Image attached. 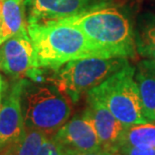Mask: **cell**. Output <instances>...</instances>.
Returning <instances> with one entry per match:
<instances>
[{"label":"cell","mask_w":155,"mask_h":155,"mask_svg":"<svg viewBox=\"0 0 155 155\" xmlns=\"http://www.w3.org/2000/svg\"><path fill=\"white\" fill-rule=\"evenodd\" d=\"M27 32L34 49L37 68L55 70L79 59L106 58L80 29L68 23H27Z\"/></svg>","instance_id":"cell-1"},{"label":"cell","mask_w":155,"mask_h":155,"mask_svg":"<svg viewBox=\"0 0 155 155\" xmlns=\"http://www.w3.org/2000/svg\"><path fill=\"white\" fill-rule=\"evenodd\" d=\"M58 21L80 29L106 58L136 56V40L130 21L119 9L107 6V3Z\"/></svg>","instance_id":"cell-2"},{"label":"cell","mask_w":155,"mask_h":155,"mask_svg":"<svg viewBox=\"0 0 155 155\" xmlns=\"http://www.w3.org/2000/svg\"><path fill=\"white\" fill-rule=\"evenodd\" d=\"M72 100L51 82L24 79L21 108L25 128L42 131L51 137L72 115Z\"/></svg>","instance_id":"cell-3"},{"label":"cell","mask_w":155,"mask_h":155,"mask_svg":"<svg viewBox=\"0 0 155 155\" xmlns=\"http://www.w3.org/2000/svg\"><path fill=\"white\" fill-rule=\"evenodd\" d=\"M135 71L127 63L87 93V97L100 101L125 126L148 122L142 113Z\"/></svg>","instance_id":"cell-4"},{"label":"cell","mask_w":155,"mask_h":155,"mask_svg":"<svg viewBox=\"0 0 155 155\" xmlns=\"http://www.w3.org/2000/svg\"><path fill=\"white\" fill-rule=\"evenodd\" d=\"M127 63V58L89 57L70 61L54 70L51 82L76 103L84 93L97 87Z\"/></svg>","instance_id":"cell-5"},{"label":"cell","mask_w":155,"mask_h":155,"mask_svg":"<svg viewBox=\"0 0 155 155\" xmlns=\"http://www.w3.org/2000/svg\"><path fill=\"white\" fill-rule=\"evenodd\" d=\"M37 69L34 49L27 27L0 45V70L8 76L22 79Z\"/></svg>","instance_id":"cell-6"},{"label":"cell","mask_w":155,"mask_h":155,"mask_svg":"<svg viewBox=\"0 0 155 155\" xmlns=\"http://www.w3.org/2000/svg\"><path fill=\"white\" fill-rule=\"evenodd\" d=\"M51 138L62 155H79L103 150L93 124L84 113L69 119Z\"/></svg>","instance_id":"cell-7"},{"label":"cell","mask_w":155,"mask_h":155,"mask_svg":"<svg viewBox=\"0 0 155 155\" xmlns=\"http://www.w3.org/2000/svg\"><path fill=\"white\" fill-rule=\"evenodd\" d=\"M103 4L104 0H24L27 23L58 21Z\"/></svg>","instance_id":"cell-8"},{"label":"cell","mask_w":155,"mask_h":155,"mask_svg":"<svg viewBox=\"0 0 155 155\" xmlns=\"http://www.w3.org/2000/svg\"><path fill=\"white\" fill-rule=\"evenodd\" d=\"M24 79H18L4 88L0 103V150L12 143L25 130L21 108V92Z\"/></svg>","instance_id":"cell-9"},{"label":"cell","mask_w":155,"mask_h":155,"mask_svg":"<svg viewBox=\"0 0 155 155\" xmlns=\"http://www.w3.org/2000/svg\"><path fill=\"white\" fill-rule=\"evenodd\" d=\"M83 113L93 124L102 149L113 153L125 125L118 120L105 105L91 97H87V108Z\"/></svg>","instance_id":"cell-10"},{"label":"cell","mask_w":155,"mask_h":155,"mask_svg":"<svg viewBox=\"0 0 155 155\" xmlns=\"http://www.w3.org/2000/svg\"><path fill=\"white\" fill-rule=\"evenodd\" d=\"M135 80L139 89L142 113L148 122L155 121V60H144L138 65Z\"/></svg>","instance_id":"cell-11"},{"label":"cell","mask_w":155,"mask_h":155,"mask_svg":"<svg viewBox=\"0 0 155 155\" xmlns=\"http://www.w3.org/2000/svg\"><path fill=\"white\" fill-rule=\"evenodd\" d=\"M1 14V44L8 38L27 27L24 1L0 0Z\"/></svg>","instance_id":"cell-12"},{"label":"cell","mask_w":155,"mask_h":155,"mask_svg":"<svg viewBox=\"0 0 155 155\" xmlns=\"http://www.w3.org/2000/svg\"><path fill=\"white\" fill-rule=\"evenodd\" d=\"M129 146L155 148V123L147 122L125 126L115 150Z\"/></svg>","instance_id":"cell-13"},{"label":"cell","mask_w":155,"mask_h":155,"mask_svg":"<svg viewBox=\"0 0 155 155\" xmlns=\"http://www.w3.org/2000/svg\"><path fill=\"white\" fill-rule=\"evenodd\" d=\"M48 136L42 131L25 128L24 132L12 143L0 150L1 155H37Z\"/></svg>","instance_id":"cell-14"},{"label":"cell","mask_w":155,"mask_h":155,"mask_svg":"<svg viewBox=\"0 0 155 155\" xmlns=\"http://www.w3.org/2000/svg\"><path fill=\"white\" fill-rule=\"evenodd\" d=\"M136 46L141 55L155 60V20L148 23L143 28Z\"/></svg>","instance_id":"cell-15"},{"label":"cell","mask_w":155,"mask_h":155,"mask_svg":"<svg viewBox=\"0 0 155 155\" xmlns=\"http://www.w3.org/2000/svg\"><path fill=\"white\" fill-rule=\"evenodd\" d=\"M114 155H155V148L145 147H120L117 148Z\"/></svg>","instance_id":"cell-16"},{"label":"cell","mask_w":155,"mask_h":155,"mask_svg":"<svg viewBox=\"0 0 155 155\" xmlns=\"http://www.w3.org/2000/svg\"><path fill=\"white\" fill-rule=\"evenodd\" d=\"M37 155H62L60 148L51 137H48Z\"/></svg>","instance_id":"cell-17"},{"label":"cell","mask_w":155,"mask_h":155,"mask_svg":"<svg viewBox=\"0 0 155 155\" xmlns=\"http://www.w3.org/2000/svg\"><path fill=\"white\" fill-rule=\"evenodd\" d=\"M79 155H114V154L108 152V151H105V150H99V151H95V152H88V153H83V154H79Z\"/></svg>","instance_id":"cell-18"},{"label":"cell","mask_w":155,"mask_h":155,"mask_svg":"<svg viewBox=\"0 0 155 155\" xmlns=\"http://www.w3.org/2000/svg\"><path fill=\"white\" fill-rule=\"evenodd\" d=\"M4 88H5V84L1 79V80H0V103H1V100H2V95H3V91H4Z\"/></svg>","instance_id":"cell-19"},{"label":"cell","mask_w":155,"mask_h":155,"mask_svg":"<svg viewBox=\"0 0 155 155\" xmlns=\"http://www.w3.org/2000/svg\"><path fill=\"white\" fill-rule=\"evenodd\" d=\"M1 25H2V21H1V14H0V45H1Z\"/></svg>","instance_id":"cell-20"},{"label":"cell","mask_w":155,"mask_h":155,"mask_svg":"<svg viewBox=\"0 0 155 155\" xmlns=\"http://www.w3.org/2000/svg\"><path fill=\"white\" fill-rule=\"evenodd\" d=\"M18 1H24V0H18Z\"/></svg>","instance_id":"cell-21"},{"label":"cell","mask_w":155,"mask_h":155,"mask_svg":"<svg viewBox=\"0 0 155 155\" xmlns=\"http://www.w3.org/2000/svg\"><path fill=\"white\" fill-rule=\"evenodd\" d=\"M1 79H2V78H1V75H0V80H1Z\"/></svg>","instance_id":"cell-22"},{"label":"cell","mask_w":155,"mask_h":155,"mask_svg":"<svg viewBox=\"0 0 155 155\" xmlns=\"http://www.w3.org/2000/svg\"><path fill=\"white\" fill-rule=\"evenodd\" d=\"M0 155H1V154H0Z\"/></svg>","instance_id":"cell-23"}]
</instances>
